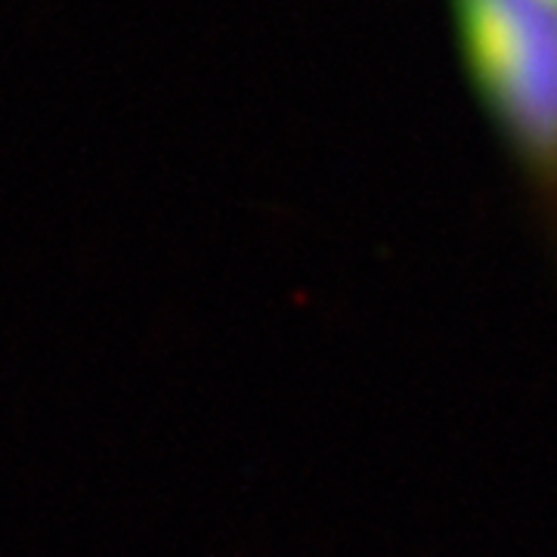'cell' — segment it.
<instances>
[{
  "instance_id": "cell-1",
  "label": "cell",
  "mask_w": 557,
  "mask_h": 557,
  "mask_svg": "<svg viewBox=\"0 0 557 557\" xmlns=\"http://www.w3.org/2000/svg\"><path fill=\"white\" fill-rule=\"evenodd\" d=\"M471 78L523 159L557 183V0H456Z\"/></svg>"
}]
</instances>
